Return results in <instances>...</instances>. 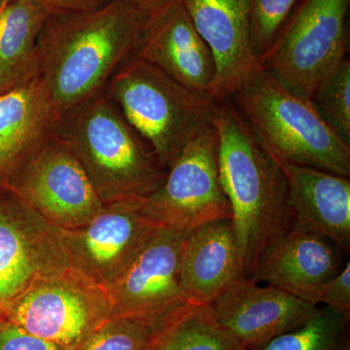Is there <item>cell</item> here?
I'll use <instances>...</instances> for the list:
<instances>
[{
  "instance_id": "cell-26",
  "label": "cell",
  "mask_w": 350,
  "mask_h": 350,
  "mask_svg": "<svg viewBox=\"0 0 350 350\" xmlns=\"http://www.w3.org/2000/svg\"><path fill=\"white\" fill-rule=\"evenodd\" d=\"M0 350H63L31 335L5 319H0Z\"/></svg>"
},
{
  "instance_id": "cell-30",
  "label": "cell",
  "mask_w": 350,
  "mask_h": 350,
  "mask_svg": "<svg viewBox=\"0 0 350 350\" xmlns=\"http://www.w3.org/2000/svg\"><path fill=\"white\" fill-rule=\"evenodd\" d=\"M7 1V0H0V5H1L2 3H3V2H5Z\"/></svg>"
},
{
  "instance_id": "cell-20",
  "label": "cell",
  "mask_w": 350,
  "mask_h": 350,
  "mask_svg": "<svg viewBox=\"0 0 350 350\" xmlns=\"http://www.w3.org/2000/svg\"><path fill=\"white\" fill-rule=\"evenodd\" d=\"M49 14L38 0L0 5V94L38 77V36Z\"/></svg>"
},
{
  "instance_id": "cell-16",
  "label": "cell",
  "mask_w": 350,
  "mask_h": 350,
  "mask_svg": "<svg viewBox=\"0 0 350 350\" xmlns=\"http://www.w3.org/2000/svg\"><path fill=\"white\" fill-rule=\"evenodd\" d=\"M243 275V262L231 219L200 226L184 236L179 283L186 303L211 305Z\"/></svg>"
},
{
  "instance_id": "cell-25",
  "label": "cell",
  "mask_w": 350,
  "mask_h": 350,
  "mask_svg": "<svg viewBox=\"0 0 350 350\" xmlns=\"http://www.w3.org/2000/svg\"><path fill=\"white\" fill-rule=\"evenodd\" d=\"M300 0H250V32L258 62L271 47Z\"/></svg>"
},
{
  "instance_id": "cell-12",
  "label": "cell",
  "mask_w": 350,
  "mask_h": 350,
  "mask_svg": "<svg viewBox=\"0 0 350 350\" xmlns=\"http://www.w3.org/2000/svg\"><path fill=\"white\" fill-rule=\"evenodd\" d=\"M215 63L211 98L226 103L260 68L253 52L250 0H181Z\"/></svg>"
},
{
  "instance_id": "cell-8",
  "label": "cell",
  "mask_w": 350,
  "mask_h": 350,
  "mask_svg": "<svg viewBox=\"0 0 350 350\" xmlns=\"http://www.w3.org/2000/svg\"><path fill=\"white\" fill-rule=\"evenodd\" d=\"M144 206L152 223L184 234L232 219L231 206L219 176L214 126L184 147L167 170L162 185L144 200Z\"/></svg>"
},
{
  "instance_id": "cell-5",
  "label": "cell",
  "mask_w": 350,
  "mask_h": 350,
  "mask_svg": "<svg viewBox=\"0 0 350 350\" xmlns=\"http://www.w3.org/2000/svg\"><path fill=\"white\" fill-rule=\"evenodd\" d=\"M257 142L278 162L350 177V146L297 96L260 69L232 96Z\"/></svg>"
},
{
  "instance_id": "cell-3",
  "label": "cell",
  "mask_w": 350,
  "mask_h": 350,
  "mask_svg": "<svg viewBox=\"0 0 350 350\" xmlns=\"http://www.w3.org/2000/svg\"><path fill=\"white\" fill-rule=\"evenodd\" d=\"M86 170L103 204L145 200L167 174L105 91L59 115L53 130Z\"/></svg>"
},
{
  "instance_id": "cell-23",
  "label": "cell",
  "mask_w": 350,
  "mask_h": 350,
  "mask_svg": "<svg viewBox=\"0 0 350 350\" xmlns=\"http://www.w3.org/2000/svg\"><path fill=\"white\" fill-rule=\"evenodd\" d=\"M170 313L162 317H113L77 350H150Z\"/></svg>"
},
{
  "instance_id": "cell-29",
  "label": "cell",
  "mask_w": 350,
  "mask_h": 350,
  "mask_svg": "<svg viewBox=\"0 0 350 350\" xmlns=\"http://www.w3.org/2000/svg\"><path fill=\"white\" fill-rule=\"evenodd\" d=\"M140 9L145 11L149 15H154L159 11L163 10L169 6L175 0H133Z\"/></svg>"
},
{
  "instance_id": "cell-13",
  "label": "cell",
  "mask_w": 350,
  "mask_h": 350,
  "mask_svg": "<svg viewBox=\"0 0 350 350\" xmlns=\"http://www.w3.org/2000/svg\"><path fill=\"white\" fill-rule=\"evenodd\" d=\"M216 321L245 350L256 349L305 324L317 306L241 276L207 306Z\"/></svg>"
},
{
  "instance_id": "cell-24",
  "label": "cell",
  "mask_w": 350,
  "mask_h": 350,
  "mask_svg": "<svg viewBox=\"0 0 350 350\" xmlns=\"http://www.w3.org/2000/svg\"><path fill=\"white\" fill-rule=\"evenodd\" d=\"M327 125L350 146V62L345 59L310 98Z\"/></svg>"
},
{
  "instance_id": "cell-14",
  "label": "cell",
  "mask_w": 350,
  "mask_h": 350,
  "mask_svg": "<svg viewBox=\"0 0 350 350\" xmlns=\"http://www.w3.org/2000/svg\"><path fill=\"white\" fill-rule=\"evenodd\" d=\"M133 54L191 92L211 98L215 63L181 0L150 16Z\"/></svg>"
},
{
  "instance_id": "cell-21",
  "label": "cell",
  "mask_w": 350,
  "mask_h": 350,
  "mask_svg": "<svg viewBox=\"0 0 350 350\" xmlns=\"http://www.w3.org/2000/svg\"><path fill=\"white\" fill-rule=\"evenodd\" d=\"M150 350H245L214 319L207 306L185 304L174 310L157 334Z\"/></svg>"
},
{
  "instance_id": "cell-15",
  "label": "cell",
  "mask_w": 350,
  "mask_h": 350,
  "mask_svg": "<svg viewBox=\"0 0 350 350\" xmlns=\"http://www.w3.org/2000/svg\"><path fill=\"white\" fill-rule=\"evenodd\" d=\"M332 244L319 234L292 228L265 248L250 278L319 306L322 286L342 269Z\"/></svg>"
},
{
  "instance_id": "cell-2",
  "label": "cell",
  "mask_w": 350,
  "mask_h": 350,
  "mask_svg": "<svg viewBox=\"0 0 350 350\" xmlns=\"http://www.w3.org/2000/svg\"><path fill=\"white\" fill-rule=\"evenodd\" d=\"M213 126L221 185L231 206L244 275L250 278L265 248L293 228L286 175L232 103H219Z\"/></svg>"
},
{
  "instance_id": "cell-27",
  "label": "cell",
  "mask_w": 350,
  "mask_h": 350,
  "mask_svg": "<svg viewBox=\"0 0 350 350\" xmlns=\"http://www.w3.org/2000/svg\"><path fill=\"white\" fill-rule=\"evenodd\" d=\"M319 305L350 314V264L349 262L321 288Z\"/></svg>"
},
{
  "instance_id": "cell-22",
  "label": "cell",
  "mask_w": 350,
  "mask_h": 350,
  "mask_svg": "<svg viewBox=\"0 0 350 350\" xmlns=\"http://www.w3.org/2000/svg\"><path fill=\"white\" fill-rule=\"evenodd\" d=\"M350 314L317 306L303 325L250 350H350Z\"/></svg>"
},
{
  "instance_id": "cell-9",
  "label": "cell",
  "mask_w": 350,
  "mask_h": 350,
  "mask_svg": "<svg viewBox=\"0 0 350 350\" xmlns=\"http://www.w3.org/2000/svg\"><path fill=\"white\" fill-rule=\"evenodd\" d=\"M3 189L64 231L84 227L103 206L81 163L53 133Z\"/></svg>"
},
{
  "instance_id": "cell-18",
  "label": "cell",
  "mask_w": 350,
  "mask_h": 350,
  "mask_svg": "<svg viewBox=\"0 0 350 350\" xmlns=\"http://www.w3.org/2000/svg\"><path fill=\"white\" fill-rule=\"evenodd\" d=\"M57 117L39 76L0 94V189L52 135Z\"/></svg>"
},
{
  "instance_id": "cell-11",
  "label": "cell",
  "mask_w": 350,
  "mask_h": 350,
  "mask_svg": "<svg viewBox=\"0 0 350 350\" xmlns=\"http://www.w3.org/2000/svg\"><path fill=\"white\" fill-rule=\"evenodd\" d=\"M144 200L105 202L84 227L62 230L66 255L81 271L107 290L121 275L147 228Z\"/></svg>"
},
{
  "instance_id": "cell-1",
  "label": "cell",
  "mask_w": 350,
  "mask_h": 350,
  "mask_svg": "<svg viewBox=\"0 0 350 350\" xmlns=\"http://www.w3.org/2000/svg\"><path fill=\"white\" fill-rule=\"evenodd\" d=\"M149 19L133 0L49 14L38 40L39 78L57 114L105 91L137 50Z\"/></svg>"
},
{
  "instance_id": "cell-19",
  "label": "cell",
  "mask_w": 350,
  "mask_h": 350,
  "mask_svg": "<svg viewBox=\"0 0 350 350\" xmlns=\"http://www.w3.org/2000/svg\"><path fill=\"white\" fill-rule=\"evenodd\" d=\"M33 209L6 189H0V310L38 276L51 273L44 266L38 238L31 236ZM57 271V269H56Z\"/></svg>"
},
{
  "instance_id": "cell-31",
  "label": "cell",
  "mask_w": 350,
  "mask_h": 350,
  "mask_svg": "<svg viewBox=\"0 0 350 350\" xmlns=\"http://www.w3.org/2000/svg\"><path fill=\"white\" fill-rule=\"evenodd\" d=\"M2 319V313H1V310H0V319Z\"/></svg>"
},
{
  "instance_id": "cell-7",
  "label": "cell",
  "mask_w": 350,
  "mask_h": 350,
  "mask_svg": "<svg viewBox=\"0 0 350 350\" xmlns=\"http://www.w3.org/2000/svg\"><path fill=\"white\" fill-rule=\"evenodd\" d=\"M112 317L107 290L75 268L36 278L3 319L63 350H77Z\"/></svg>"
},
{
  "instance_id": "cell-6",
  "label": "cell",
  "mask_w": 350,
  "mask_h": 350,
  "mask_svg": "<svg viewBox=\"0 0 350 350\" xmlns=\"http://www.w3.org/2000/svg\"><path fill=\"white\" fill-rule=\"evenodd\" d=\"M350 0H300L260 68L282 87L310 100L347 59Z\"/></svg>"
},
{
  "instance_id": "cell-28",
  "label": "cell",
  "mask_w": 350,
  "mask_h": 350,
  "mask_svg": "<svg viewBox=\"0 0 350 350\" xmlns=\"http://www.w3.org/2000/svg\"><path fill=\"white\" fill-rule=\"evenodd\" d=\"M50 13L93 10L110 3L113 0H38Z\"/></svg>"
},
{
  "instance_id": "cell-10",
  "label": "cell",
  "mask_w": 350,
  "mask_h": 350,
  "mask_svg": "<svg viewBox=\"0 0 350 350\" xmlns=\"http://www.w3.org/2000/svg\"><path fill=\"white\" fill-rule=\"evenodd\" d=\"M186 234L152 223L116 280L107 288L113 317H162L185 305L179 257Z\"/></svg>"
},
{
  "instance_id": "cell-4",
  "label": "cell",
  "mask_w": 350,
  "mask_h": 350,
  "mask_svg": "<svg viewBox=\"0 0 350 350\" xmlns=\"http://www.w3.org/2000/svg\"><path fill=\"white\" fill-rule=\"evenodd\" d=\"M105 93L165 170L191 140L213 126L219 107L135 54L117 68Z\"/></svg>"
},
{
  "instance_id": "cell-17",
  "label": "cell",
  "mask_w": 350,
  "mask_h": 350,
  "mask_svg": "<svg viewBox=\"0 0 350 350\" xmlns=\"http://www.w3.org/2000/svg\"><path fill=\"white\" fill-rule=\"evenodd\" d=\"M288 182L294 229L319 234L340 250L350 246V180L325 170L280 163Z\"/></svg>"
}]
</instances>
